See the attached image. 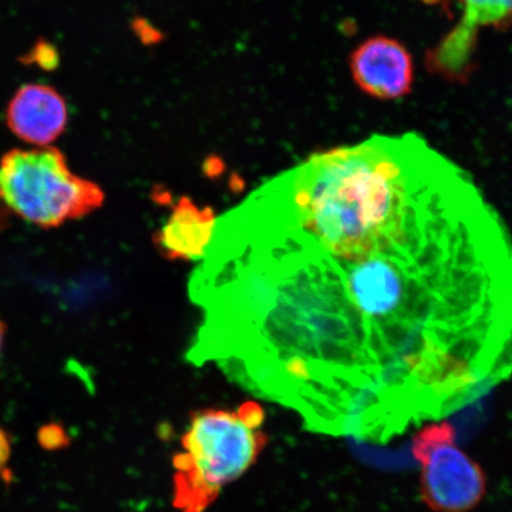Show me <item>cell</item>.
<instances>
[{
    "instance_id": "8992f818",
    "label": "cell",
    "mask_w": 512,
    "mask_h": 512,
    "mask_svg": "<svg viewBox=\"0 0 512 512\" xmlns=\"http://www.w3.org/2000/svg\"><path fill=\"white\" fill-rule=\"evenodd\" d=\"M350 70L357 87L371 98L395 100L412 91V56L394 38L376 36L364 41L352 51Z\"/></svg>"
},
{
    "instance_id": "277c9868",
    "label": "cell",
    "mask_w": 512,
    "mask_h": 512,
    "mask_svg": "<svg viewBox=\"0 0 512 512\" xmlns=\"http://www.w3.org/2000/svg\"><path fill=\"white\" fill-rule=\"evenodd\" d=\"M0 201L10 214L48 230L94 213L105 194L98 184L73 174L57 147H30L0 158Z\"/></svg>"
},
{
    "instance_id": "30bf717a",
    "label": "cell",
    "mask_w": 512,
    "mask_h": 512,
    "mask_svg": "<svg viewBox=\"0 0 512 512\" xmlns=\"http://www.w3.org/2000/svg\"><path fill=\"white\" fill-rule=\"evenodd\" d=\"M67 433L57 424L43 426L38 431V443L46 450H59L67 445Z\"/></svg>"
},
{
    "instance_id": "6da1fadb",
    "label": "cell",
    "mask_w": 512,
    "mask_h": 512,
    "mask_svg": "<svg viewBox=\"0 0 512 512\" xmlns=\"http://www.w3.org/2000/svg\"><path fill=\"white\" fill-rule=\"evenodd\" d=\"M292 221L331 256L396 421L443 418L512 373V239L459 166L387 145L307 163Z\"/></svg>"
},
{
    "instance_id": "7a4b0ae2",
    "label": "cell",
    "mask_w": 512,
    "mask_h": 512,
    "mask_svg": "<svg viewBox=\"0 0 512 512\" xmlns=\"http://www.w3.org/2000/svg\"><path fill=\"white\" fill-rule=\"evenodd\" d=\"M189 294L202 313L190 363L297 414L334 386L342 339L325 256L260 191L216 223Z\"/></svg>"
},
{
    "instance_id": "ba28073f",
    "label": "cell",
    "mask_w": 512,
    "mask_h": 512,
    "mask_svg": "<svg viewBox=\"0 0 512 512\" xmlns=\"http://www.w3.org/2000/svg\"><path fill=\"white\" fill-rule=\"evenodd\" d=\"M214 210L198 207L189 197L179 198L168 220L153 235L160 255L171 261H195L206 255L216 227Z\"/></svg>"
},
{
    "instance_id": "3957f363",
    "label": "cell",
    "mask_w": 512,
    "mask_h": 512,
    "mask_svg": "<svg viewBox=\"0 0 512 512\" xmlns=\"http://www.w3.org/2000/svg\"><path fill=\"white\" fill-rule=\"evenodd\" d=\"M265 418L254 401L191 416L182 450L172 460V504L178 511L206 512L223 488L251 469L267 444Z\"/></svg>"
},
{
    "instance_id": "8fae6325",
    "label": "cell",
    "mask_w": 512,
    "mask_h": 512,
    "mask_svg": "<svg viewBox=\"0 0 512 512\" xmlns=\"http://www.w3.org/2000/svg\"><path fill=\"white\" fill-rule=\"evenodd\" d=\"M11 457V441L9 434L3 428H0V476L4 475L6 465L9 464Z\"/></svg>"
},
{
    "instance_id": "9c48e42d",
    "label": "cell",
    "mask_w": 512,
    "mask_h": 512,
    "mask_svg": "<svg viewBox=\"0 0 512 512\" xmlns=\"http://www.w3.org/2000/svg\"><path fill=\"white\" fill-rule=\"evenodd\" d=\"M464 16L437 51L434 61L440 70H460L464 56L480 28L501 29L512 23V0H460Z\"/></svg>"
},
{
    "instance_id": "4fadbf2b",
    "label": "cell",
    "mask_w": 512,
    "mask_h": 512,
    "mask_svg": "<svg viewBox=\"0 0 512 512\" xmlns=\"http://www.w3.org/2000/svg\"><path fill=\"white\" fill-rule=\"evenodd\" d=\"M10 215L9 210L5 208L2 201H0V230L3 228V222L5 220V217Z\"/></svg>"
},
{
    "instance_id": "5b68a950",
    "label": "cell",
    "mask_w": 512,
    "mask_h": 512,
    "mask_svg": "<svg viewBox=\"0 0 512 512\" xmlns=\"http://www.w3.org/2000/svg\"><path fill=\"white\" fill-rule=\"evenodd\" d=\"M421 466L422 501L434 512H469L486 494L488 482L479 464L457 444L456 428L447 421L421 427L412 441Z\"/></svg>"
},
{
    "instance_id": "52a82bcc",
    "label": "cell",
    "mask_w": 512,
    "mask_h": 512,
    "mask_svg": "<svg viewBox=\"0 0 512 512\" xmlns=\"http://www.w3.org/2000/svg\"><path fill=\"white\" fill-rule=\"evenodd\" d=\"M66 99L46 83L19 87L6 106L5 124L21 142L31 147L51 146L68 125Z\"/></svg>"
},
{
    "instance_id": "7c38bea8",
    "label": "cell",
    "mask_w": 512,
    "mask_h": 512,
    "mask_svg": "<svg viewBox=\"0 0 512 512\" xmlns=\"http://www.w3.org/2000/svg\"><path fill=\"white\" fill-rule=\"evenodd\" d=\"M5 335H6V325L3 322V320L0 319V355H2V351L4 348Z\"/></svg>"
}]
</instances>
